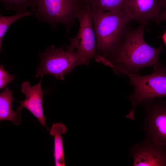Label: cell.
Wrapping results in <instances>:
<instances>
[{
	"label": "cell",
	"mask_w": 166,
	"mask_h": 166,
	"mask_svg": "<svg viewBox=\"0 0 166 166\" xmlns=\"http://www.w3.org/2000/svg\"><path fill=\"white\" fill-rule=\"evenodd\" d=\"M145 24L125 31L121 45L105 58L96 61L112 67L119 75L129 73H139L142 69L160 64L159 55L162 46L153 48L144 40Z\"/></svg>",
	"instance_id": "cell-1"
},
{
	"label": "cell",
	"mask_w": 166,
	"mask_h": 166,
	"mask_svg": "<svg viewBox=\"0 0 166 166\" xmlns=\"http://www.w3.org/2000/svg\"><path fill=\"white\" fill-rule=\"evenodd\" d=\"M90 14L97 39L95 59L105 58L121 45L131 19L123 6L107 12L91 7Z\"/></svg>",
	"instance_id": "cell-2"
},
{
	"label": "cell",
	"mask_w": 166,
	"mask_h": 166,
	"mask_svg": "<svg viewBox=\"0 0 166 166\" xmlns=\"http://www.w3.org/2000/svg\"><path fill=\"white\" fill-rule=\"evenodd\" d=\"M152 73L142 76L140 73L126 74L130 83L134 86V91L128 98L132 104V108L126 117L132 120L135 118L137 106L143 102L156 98L166 97V66L160 64L154 66Z\"/></svg>",
	"instance_id": "cell-3"
},
{
	"label": "cell",
	"mask_w": 166,
	"mask_h": 166,
	"mask_svg": "<svg viewBox=\"0 0 166 166\" xmlns=\"http://www.w3.org/2000/svg\"><path fill=\"white\" fill-rule=\"evenodd\" d=\"M36 8L32 14L53 29L64 25L69 32L81 10L87 4L80 0H35Z\"/></svg>",
	"instance_id": "cell-4"
},
{
	"label": "cell",
	"mask_w": 166,
	"mask_h": 166,
	"mask_svg": "<svg viewBox=\"0 0 166 166\" xmlns=\"http://www.w3.org/2000/svg\"><path fill=\"white\" fill-rule=\"evenodd\" d=\"M41 59L35 77H43L45 74L54 76L63 80L65 76L76 67L83 65L77 51L57 48L52 45L38 53Z\"/></svg>",
	"instance_id": "cell-5"
},
{
	"label": "cell",
	"mask_w": 166,
	"mask_h": 166,
	"mask_svg": "<svg viewBox=\"0 0 166 166\" xmlns=\"http://www.w3.org/2000/svg\"><path fill=\"white\" fill-rule=\"evenodd\" d=\"M91 6L86 4L81 10L77 19L79 26L76 36L70 38V45L67 49H76L81 58L83 64L88 65L93 58H95L97 50V39L93 21L90 14Z\"/></svg>",
	"instance_id": "cell-6"
},
{
	"label": "cell",
	"mask_w": 166,
	"mask_h": 166,
	"mask_svg": "<svg viewBox=\"0 0 166 166\" xmlns=\"http://www.w3.org/2000/svg\"><path fill=\"white\" fill-rule=\"evenodd\" d=\"M144 111L143 129L146 139L166 147V100L162 97L141 104Z\"/></svg>",
	"instance_id": "cell-7"
},
{
	"label": "cell",
	"mask_w": 166,
	"mask_h": 166,
	"mask_svg": "<svg viewBox=\"0 0 166 166\" xmlns=\"http://www.w3.org/2000/svg\"><path fill=\"white\" fill-rule=\"evenodd\" d=\"M133 166H166V147L146 139L130 149Z\"/></svg>",
	"instance_id": "cell-8"
},
{
	"label": "cell",
	"mask_w": 166,
	"mask_h": 166,
	"mask_svg": "<svg viewBox=\"0 0 166 166\" xmlns=\"http://www.w3.org/2000/svg\"><path fill=\"white\" fill-rule=\"evenodd\" d=\"M42 78L41 77L40 81L33 86H31L27 81H25L22 84L21 92L26 97L23 101H17L20 104L17 111H20L23 108L26 109L37 119L41 125L46 127L47 129L49 130L45 123L46 118L44 116L43 108L44 92L41 88Z\"/></svg>",
	"instance_id": "cell-9"
},
{
	"label": "cell",
	"mask_w": 166,
	"mask_h": 166,
	"mask_svg": "<svg viewBox=\"0 0 166 166\" xmlns=\"http://www.w3.org/2000/svg\"><path fill=\"white\" fill-rule=\"evenodd\" d=\"M123 6L131 20L145 24L155 19L163 8L160 0H125Z\"/></svg>",
	"instance_id": "cell-10"
},
{
	"label": "cell",
	"mask_w": 166,
	"mask_h": 166,
	"mask_svg": "<svg viewBox=\"0 0 166 166\" xmlns=\"http://www.w3.org/2000/svg\"><path fill=\"white\" fill-rule=\"evenodd\" d=\"M14 101L13 92L6 87L0 94V121H10L17 126L20 123L22 114L20 111L13 110L12 105Z\"/></svg>",
	"instance_id": "cell-11"
},
{
	"label": "cell",
	"mask_w": 166,
	"mask_h": 166,
	"mask_svg": "<svg viewBox=\"0 0 166 166\" xmlns=\"http://www.w3.org/2000/svg\"><path fill=\"white\" fill-rule=\"evenodd\" d=\"M67 131L65 126L62 123H54L50 130L49 134L54 136L53 156L56 166L65 165L63 145V138L61 134Z\"/></svg>",
	"instance_id": "cell-12"
},
{
	"label": "cell",
	"mask_w": 166,
	"mask_h": 166,
	"mask_svg": "<svg viewBox=\"0 0 166 166\" xmlns=\"http://www.w3.org/2000/svg\"><path fill=\"white\" fill-rule=\"evenodd\" d=\"M5 10L26 12L28 9L33 14L36 8L35 0H0Z\"/></svg>",
	"instance_id": "cell-13"
},
{
	"label": "cell",
	"mask_w": 166,
	"mask_h": 166,
	"mask_svg": "<svg viewBox=\"0 0 166 166\" xmlns=\"http://www.w3.org/2000/svg\"><path fill=\"white\" fill-rule=\"evenodd\" d=\"M30 11L17 12L14 15L5 16H0V49L2 50V42L3 38L9 26L17 20L32 14Z\"/></svg>",
	"instance_id": "cell-14"
},
{
	"label": "cell",
	"mask_w": 166,
	"mask_h": 166,
	"mask_svg": "<svg viewBox=\"0 0 166 166\" xmlns=\"http://www.w3.org/2000/svg\"><path fill=\"white\" fill-rule=\"evenodd\" d=\"M125 0H97L98 8L108 11L116 10L122 8Z\"/></svg>",
	"instance_id": "cell-15"
},
{
	"label": "cell",
	"mask_w": 166,
	"mask_h": 166,
	"mask_svg": "<svg viewBox=\"0 0 166 166\" xmlns=\"http://www.w3.org/2000/svg\"><path fill=\"white\" fill-rule=\"evenodd\" d=\"M15 77L14 75L9 74L4 68V66L1 64L0 66V89L6 87L8 84L14 81Z\"/></svg>",
	"instance_id": "cell-16"
},
{
	"label": "cell",
	"mask_w": 166,
	"mask_h": 166,
	"mask_svg": "<svg viewBox=\"0 0 166 166\" xmlns=\"http://www.w3.org/2000/svg\"><path fill=\"white\" fill-rule=\"evenodd\" d=\"M155 20L157 24H159L161 21L166 20V8L164 10L160 11Z\"/></svg>",
	"instance_id": "cell-17"
},
{
	"label": "cell",
	"mask_w": 166,
	"mask_h": 166,
	"mask_svg": "<svg viewBox=\"0 0 166 166\" xmlns=\"http://www.w3.org/2000/svg\"><path fill=\"white\" fill-rule=\"evenodd\" d=\"M83 3L89 5L91 7L98 8L97 0H80Z\"/></svg>",
	"instance_id": "cell-18"
},
{
	"label": "cell",
	"mask_w": 166,
	"mask_h": 166,
	"mask_svg": "<svg viewBox=\"0 0 166 166\" xmlns=\"http://www.w3.org/2000/svg\"><path fill=\"white\" fill-rule=\"evenodd\" d=\"M161 6L163 8H166V0H160Z\"/></svg>",
	"instance_id": "cell-19"
},
{
	"label": "cell",
	"mask_w": 166,
	"mask_h": 166,
	"mask_svg": "<svg viewBox=\"0 0 166 166\" xmlns=\"http://www.w3.org/2000/svg\"><path fill=\"white\" fill-rule=\"evenodd\" d=\"M162 38L165 45L166 46V31L163 34L162 37Z\"/></svg>",
	"instance_id": "cell-20"
}]
</instances>
